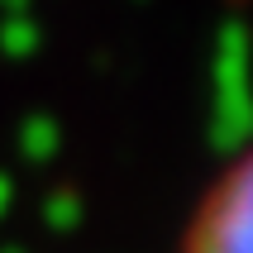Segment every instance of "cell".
Listing matches in <instances>:
<instances>
[{
  "mask_svg": "<svg viewBox=\"0 0 253 253\" xmlns=\"http://www.w3.org/2000/svg\"><path fill=\"white\" fill-rule=\"evenodd\" d=\"M177 253H253V143L239 148L206 186Z\"/></svg>",
  "mask_w": 253,
  "mask_h": 253,
  "instance_id": "cell-1",
  "label": "cell"
}]
</instances>
